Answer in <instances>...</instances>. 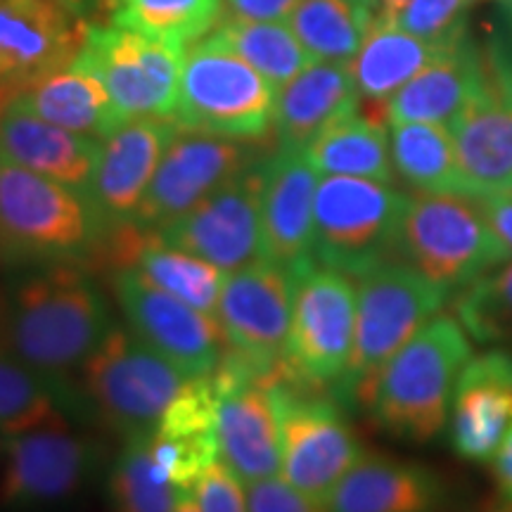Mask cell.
Instances as JSON below:
<instances>
[{"label":"cell","mask_w":512,"mask_h":512,"mask_svg":"<svg viewBox=\"0 0 512 512\" xmlns=\"http://www.w3.org/2000/svg\"><path fill=\"white\" fill-rule=\"evenodd\" d=\"M107 332L105 297L74 261L36 264L12 287L8 347L50 380L81 368Z\"/></svg>","instance_id":"1"},{"label":"cell","mask_w":512,"mask_h":512,"mask_svg":"<svg viewBox=\"0 0 512 512\" xmlns=\"http://www.w3.org/2000/svg\"><path fill=\"white\" fill-rule=\"evenodd\" d=\"M472 356L460 320L437 313L389 358L366 408L384 432L427 444L446 427L458 375Z\"/></svg>","instance_id":"2"},{"label":"cell","mask_w":512,"mask_h":512,"mask_svg":"<svg viewBox=\"0 0 512 512\" xmlns=\"http://www.w3.org/2000/svg\"><path fill=\"white\" fill-rule=\"evenodd\" d=\"M105 233L88 195L0 159V256L34 266L76 261Z\"/></svg>","instance_id":"3"},{"label":"cell","mask_w":512,"mask_h":512,"mask_svg":"<svg viewBox=\"0 0 512 512\" xmlns=\"http://www.w3.org/2000/svg\"><path fill=\"white\" fill-rule=\"evenodd\" d=\"M354 351L337 394L368 406L377 375L389 358L444 309L448 290L406 261H384L358 275Z\"/></svg>","instance_id":"4"},{"label":"cell","mask_w":512,"mask_h":512,"mask_svg":"<svg viewBox=\"0 0 512 512\" xmlns=\"http://www.w3.org/2000/svg\"><path fill=\"white\" fill-rule=\"evenodd\" d=\"M510 256L475 197L460 192L408 197L396 259L444 290L460 292Z\"/></svg>","instance_id":"5"},{"label":"cell","mask_w":512,"mask_h":512,"mask_svg":"<svg viewBox=\"0 0 512 512\" xmlns=\"http://www.w3.org/2000/svg\"><path fill=\"white\" fill-rule=\"evenodd\" d=\"M408 195L392 183L323 176L313 204V256L318 264L358 278L396 259Z\"/></svg>","instance_id":"6"},{"label":"cell","mask_w":512,"mask_h":512,"mask_svg":"<svg viewBox=\"0 0 512 512\" xmlns=\"http://www.w3.org/2000/svg\"><path fill=\"white\" fill-rule=\"evenodd\" d=\"M275 93L252 64L204 36L185 53L174 121L185 131L249 143L273 126Z\"/></svg>","instance_id":"7"},{"label":"cell","mask_w":512,"mask_h":512,"mask_svg":"<svg viewBox=\"0 0 512 512\" xmlns=\"http://www.w3.org/2000/svg\"><path fill=\"white\" fill-rule=\"evenodd\" d=\"M356 332V287L351 275L318 264H294L292 323L283 373L306 389L337 387L347 373Z\"/></svg>","instance_id":"8"},{"label":"cell","mask_w":512,"mask_h":512,"mask_svg":"<svg viewBox=\"0 0 512 512\" xmlns=\"http://www.w3.org/2000/svg\"><path fill=\"white\" fill-rule=\"evenodd\" d=\"M88 399L126 434H152L192 377L147 347L133 330L114 325L81 366Z\"/></svg>","instance_id":"9"},{"label":"cell","mask_w":512,"mask_h":512,"mask_svg":"<svg viewBox=\"0 0 512 512\" xmlns=\"http://www.w3.org/2000/svg\"><path fill=\"white\" fill-rule=\"evenodd\" d=\"M271 389L283 446L280 477L313 501L328 505L337 484L363 458L361 441L335 399L285 380L283 370L273 375Z\"/></svg>","instance_id":"10"},{"label":"cell","mask_w":512,"mask_h":512,"mask_svg":"<svg viewBox=\"0 0 512 512\" xmlns=\"http://www.w3.org/2000/svg\"><path fill=\"white\" fill-rule=\"evenodd\" d=\"M185 53L183 43L88 24L76 60L102 81L121 121L174 119Z\"/></svg>","instance_id":"11"},{"label":"cell","mask_w":512,"mask_h":512,"mask_svg":"<svg viewBox=\"0 0 512 512\" xmlns=\"http://www.w3.org/2000/svg\"><path fill=\"white\" fill-rule=\"evenodd\" d=\"M273 375H261L230 351L211 375L219 458L247 486L280 475L283 446L271 389Z\"/></svg>","instance_id":"12"},{"label":"cell","mask_w":512,"mask_h":512,"mask_svg":"<svg viewBox=\"0 0 512 512\" xmlns=\"http://www.w3.org/2000/svg\"><path fill=\"white\" fill-rule=\"evenodd\" d=\"M294 266L261 259L228 273L219 318L228 351L261 375L283 368L285 344L292 323Z\"/></svg>","instance_id":"13"},{"label":"cell","mask_w":512,"mask_h":512,"mask_svg":"<svg viewBox=\"0 0 512 512\" xmlns=\"http://www.w3.org/2000/svg\"><path fill=\"white\" fill-rule=\"evenodd\" d=\"M91 441L67 420L0 434V510L31 512L72 498L93 467Z\"/></svg>","instance_id":"14"},{"label":"cell","mask_w":512,"mask_h":512,"mask_svg":"<svg viewBox=\"0 0 512 512\" xmlns=\"http://www.w3.org/2000/svg\"><path fill=\"white\" fill-rule=\"evenodd\" d=\"M114 294L131 330L188 377L214 375L228 351L219 318L181 302L136 268L114 273Z\"/></svg>","instance_id":"15"},{"label":"cell","mask_w":512,"mask_h":512,"mask_svg":"<svg viewBox=\"0 0 512 512\" xmlns=\"http://www.w3.org/2000/svg\"><path fill=\"white\" fill-rule=\"evenodd\" d=\"M264 162H256L214 195L157 230L166 245L200 256L221 271L233 273L264 256L261 233Z\"/></svg>","instance_id":"16"},{"label":"cell","mask_w":512,"mask_h":512,"mask_svg":"<svg viewBox=\"0 0 512 512\" xmlns=\"http://www.w3.org/2000/svg\"><path fill=\"white\" fill-rule=\"evenodd\" d=\"M252 164L254 150L242 140L178 128L131 223L162 230Z\"/></svg>","instance_id":"17"},{"label":"cell","mask_w":512,"mask_h":512,"mask_svg":"<svg viewBox=\"0 0 512 512\" xmlns=\"http://www.w3.org/2000/svg\"><path fill=\"white\" fill-rule=\"evenodd\" d=\"M176 131L174 119H128L100 140L88 200L107 230L133 221Z\"/></svg>","instance_id":"18"},{"label":"cell","mask_w":512,"mask_h":512,"mask_svg":"<svg viewBox=\"0 0 512 512\" xmlns=\"http://www.w3.org/2000/svg\"><path fill=\"white\" fill-rule=\"evenodd\" d=\"M88 24L50 0H0V91L17 95L31 81L72 62Z\"/></svg>","instance_id":"19"},{"label":"cell","mask_w":512,"mask_h":512,"mask_svg":"<svg viewBox=\"0 0 512 512\" xmlns=\"http://www.w3.org/2000/svg\"><path fill=\"white\" fill-rule=\"evenodd\" d=\"M512 427V354L503 347L472 356L460 370L451 401L453 451L489 463Z\"/></svg>","instance_id":"20"},{"label":"cell","mask_w":512,"mask_h":512,"mask_svg":"<svg viewBox=\"0 0 512 512\" xmlns=\"http://www.w3.org/2000/svg\"><path fill=\"white\" fill-rule=\"evenodd\" d=\"M448 128L456 145L463 195L512 192V95L498 83L494 72Z\"/></svg>","instance_id":"21"},{"label":"cell","mask_w":512,"mask_h":512,"mask_svg":"<svg viewBox=\"0 0 512 512\" xmlns=\"http://www.w3.org/2000/svg\"><path fill=\"white\" fill-rule=\"evenodd\" d=\"M318 171L302 150H278L264 162L261 233L264 256L294 266L313 256Z\"/></svg>","instance_id":"22"},{"label":"cell","mask_w":512,"mask_h":512,"mask_svg":"<svg viewBox=\"0 0 512 512\" xmlns=\"http://www.w3.org/2000/svg\"><path fill=\"white\" fill-rule=\"evenodd\" d=\"M100 140L67 131L36 117L15 100L0 110V159L88 195Z\"/></svg>","instance_id":"23"},{"label":"cell","mask_w":512,"mask_h":512,"mask_svg":"<svg viewBox=\"0 0 512 512\" xmlns=\"http://www.w3.org/2000/svg\"><path fill=\"white\" fill-rule=\"evenodd\" d=\"M491 67L477 55V48L465 34L399 88L384 105L389 124H451L472 98L482 91Z\"/></svg>","instance_id":"24"},{"label":"cell","mask_w":512,"mask_h":512,"mask_svg":"<svg viewBox=\"0 0 512 512\" xmlns=\"http://www.w3.org/2000/svg\"><path fill=\"white\" fill-rule=\"evenodd\" d=\"M349 62H311L275 93L273 131L278 150H306L337 119L358 110Z\"/></svg>","instance_id":"25"},{"label":"cell","mask_w":512,"mask_h":512,"mask_svg":"<svg viewBox=\"0 0 512 512\" xmlns=\"http://www.w3.org/2000/svg\"><path fill=\"white\" fill-rule=\"evenodd\" d=\"M444 482L430 467L389 456L358 460L332 491L330 512H434Z\"/></svg>","instance_id":"26"},{"label":"cell","mask_w":512,"mask_h":512,"mask_svg":"<svg viewBox=\"0 0 512 512\" xmlns=\"http://www.w3.org/2000/svg\"><path fill=\"white\" fill-rule=\"evenodd\" d=\"M15 100L36 117L95 140L107 138L124 124L102 81L76 57L31 81Z\"/></svg>","instance_id":"27"},{"label":"cell","mask_w":512,"mask_h":512,"mask_svg":"<svg viewBox=\"0 0 512 512\" xmlns=\"http://www.w3.org/2000/svg\"><path fill=\"white\" fill-rule=\"evenodd\" d=\"M460 36L451 41H425V38L399 29L394 22L375 19L361 50L349 62L358 95L363 100L387 105V100L399 88L406 86L439 55H444Z\"/></svg>","instance_id":"28"},{"label":"cell","mask_w":512,"mask_h":512,"mask_svg":"<svg viewBox=\"0 0 512 512\" xmlns=\"http://www.w3.org/2000/svg\"><path fill=\"white\" fill-rule=\"evenodd\" d=\"M313 169L323 176H356L392 183L394 164L389 133L375 117L351 112L325 128L304 150Z\"/></svg>","instance_id":"29"},{"label":"cell","mask_w":512,"mask_h":512,"mask_svg":"<svg viewBox=\"0 0 512 512\" xmlns=\"http://www.w3.org/2000/svg\"><path fill=\"white\" fill-rule=\"evenodd\" d=\"M380 15V0H302L287 17L318 62H351Z\"/></svg>","instance_id":"30"},{"label":"cell","mask_w":512,"mask_h":512,"mask_svg":"<svg viewBox=\"0 0 512 512\" xmlns=\"http://www.w3.org/2000/svg\"><path fill=\"white\" fill-rule=\"evenodd\" d=\"M209 38L252 64L275 91L316 62L287 22L221 19Z\"/></svg>","instance_id":"31"},{"label":"cell","mask_w":512,"mask_h":512,"mask_svg":"<svg viewBox=\"0 0 512 512\" xmlns=\"http://www.w3.org/2000/svg\"><path fill=\"white\" fill-rule=\"evenodd\" d=\"M392 164L418 192H460L456 145L446 124H389Z\"/></svg>","instance_id":"32"},{"label":"cell","mask_w":512,"mask_h":512,"mask_svg":"<svg viewBox=\"0 0 512 512\" xmlns=\"http://www.w3.org/2000/svg\"><path fill=\"white\" fill-rule=\"evenodd\" d=\"M223 0H117L110 24L192 46L221 24Z\"/></svg>","instance_id":"33"},{"label":"cell","mask_w":512,"mask_h":512,"mask_svg":"<svg viewBox=\"0 0 512 512\" xmlns=\"http://www.w3.org/2000/svg\"><path fill=\"white\" fill-rule=\"evenodd\" d=\"M62 418V396L53 380L0 344V434L27 432Z\"/></svg>","instance_id":"34"},{"label":"cell","mask_w":512,"mask_h":512,"mask_svg":"<svg viewBox=\"0 0 512 512\" xmlns=\"http://www.w3.org/2000/svg\"><path fill=\"white\" fill-rule=\"evenodd\" d=\"M110 494L114 512H174L185 496L155 463L147 434L128 437L126 448L112 467Z\"/></svg>","instance_id":"35"},{"label":"cell","mask_w":512,"mask_h":512,"mask_svg":"<svg viewBox=\"0 0 512 512\" xmlns=\"http://www.w3.org/2000/svg\"><path fill=\"white\" fill-rule=\"evenodd\" d=\"M456 318L475 342L489 347H510L512 256L458 292Z\"/></svg>","instance_id":"36"},{"label":"cell","mask_w":512,"mask_h":512,"mask_svg":"<svg viewBox=\"0 0 512 512\" xmlns=\"http://www.w3.org/2000/svg\"><path fill=\"white\" fill-rule=\"evenodd\" d=\"M470 0H411L394 19L408 34L425 41H451L465 34V8Z\"/></svg>","instance_id":"37"},{"label":"cell","mask_w":512,"mask_h":512,"mask_svg":"<svg viewBox=\"0 0 512 512\" xmlns=\"http://www.w3.org/2000/svg\"><path fill=\"white\" fill-rule=\"evenodd\" d=\"M245 486L221 458H216L192 486V498L200 512H249Z\"/></svg>","instance_id":"38"},{"label":"cell","mask_w":512,"mask_h":512,"mask_svg":"<svg viewBox=\"0 0 512 512\" xmlns=\"http://www.w3.org/2000/svg\"><path fill=\"white\" fill-rule=\"evenodd\" d=\"M249 512H330L328 505L313 501L283 477H271L247 486Z\"/></svg>","instance_id":"39"},{"label":"cell","mask_w":512,"mask_h":512,"mask_svg":"<svg viewBox=\"0 0 512 512\" xmlns=\"http://www.w3.org/2000/svg\"><path fill=\"white\" fill-rule=\"evenodd\" d=\"M302 0H223V19H254V22H287Z\"/></svg>","instance_id":"40"},{"label":"cell","mask_w":512,"mask_h":512,"mask_svg":"<svg viewBox=\"0 0 512 512\" xmlns=\"http://www.w3.org/2000/svg\"><path fill=\"white\" fill-rule=\"evenodd\" d=\"M489 64L498 83L512 95V0L501 5V29L491 43Z\"/></svg>","instance_id":"41"},{"label":"cell","mask_w":512,"mask_h":512,"mask_svg":"<svg viewBox=\"0 0 512 512\" xmlns=\"http://www.w3.org/2000/svg\"><path fill=\"white\" fill-rule=\"evenodd\" d=\"M482 207L486 221L494 228L498 240L508 247L512 254V192L508 195H489V197H475Z\"/></svg>","instance_id":"42"},{"label":"cell","mask_w":512,"mask_h":512,"mask_svg":"<svg viewBox=\"0 0 512 512\" xmlns=\"http://www.w3.org/2000/svg\"><path fill=\"white\" fill-rule=\"evenodd\" d=\"M491 470H494V479L501 496L512 501V427L508 434H505L503 444L496 451L494 460H491Z\"/></svg>","instance_id":"43"},{"label":"cell","mask_w":512,"mask_h":512,"mask_svg":"<svg viewBox=\"0 0 512 512\" xmlns=\"http://www.w3.org/2000/svg\"><path fill=\"white\" fill-rule=\"evenodd\" d=\"M50 3L79 22H88L93 12H98V0H50Z\"/></svg>","instance_id":"44"},{"label":"cell","mask_w":512,"mask_h":512,"mask_svg":"<svg viewBox=\"0 0 512 512\" xmlns=\"http://www.w3.org/2000/svg\"><path fill=\"white\" fill-rule=\"evenodd\" d=\"M408 3H411V0H380V15H377V19H382V22H394Z\"/></svg>","instance_id":"45"},{"label":"cell","mask_w":512,"mask_h":512,"mask_svg":"<svg viewBox=\"0 0 512 512\" xmlns=\"http://www.w3.org/2000/svg\"><path fill=\"white\" fill-rule=\"evenodd\" d=\"M174 512H200V508H197V503H195V498H192V494H185V496H181V501H178Z\"/></svg>","instance_id":"46"},{"label":"cell","mask_w":512,"mask_h":512,"mask_svg":"<svg viewBox=\"0 0 512 512\" xmlns=\"http://www.w3.org/2000/svg\"><path fill=\"white\" fill-rule=\"evenodd\" d=\"M482 512H512V501H508V498H503V501H496V503L486 505Z\"/></svg>","instance_id":"47"},{"label":"cell","mask_w":512,"mask_h":512,"mask_svg":"<svg viewBox=\"0 0 512 512\" xmlns=\"http://www.w3.org/2000/svg\"><path fill=\"white\" fill-rule=\"evenodd\" d=\"M114 5H117V0H98V10L100 12H112Z\"/></svg>","instance_id":"48"}]
</instances>
